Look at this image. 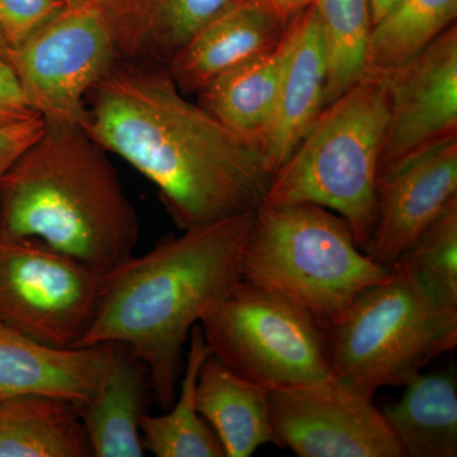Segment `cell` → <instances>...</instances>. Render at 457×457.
<instances>
[{
  "mask_svg": "<svg viewBox=\"0 0 457 457\" xmlns=\"http://www.w3.org/2000/svg\"><path fill=\"white\" fill-rule=\"evenodd\" d=\"M82 129L158 188L182 231L254 212L272 182L260 147L186 99L168 69L119 60L90 90Z\"/></svg>",
  "mask_w": 457,
  "mask_h": 457,
  "instance_id": "1",
  "label": "cell"
},
{
  "mask_svg": "<svg viewBox=\"0 0 457 457\" xmlns=\"http://www.w3.org/2000/svg\"><path fill=\"white\" fill-rule=\"evenodd\" d=\"M253 212L164 237L146 254L108 270L77 347L125 345L145 363L154 403L168 411L179 393L192 329L242 279L240 252Z\"/></svg>",
  "mask_w": 457,
  "mask_h": 457,
  "instance_id": "2",
  "label": "cell"
},
{
  "mask_svg": "<svg viewBox=\"0 0 457 457\" xmlns=\"http://www.w3.org/2000/svg\"><path fill=\"white\" fill-rule=\"evenodd\" d=\"M139 234L106 150L80 126L46 121L0 182V236L38 240L108 272L134 257Z\"/></svg>",
  "mask_w": 457,
  "mask_h": 457,
  "instance_id": "3",
  "label": "cell"
},
{
  "mask_svg": "<svg viewBox=\"0 0 457 457\" xmlns=\"http://www.w3.org/2000/svg\"><path fill=\"white\" fill-rule=\"evenodd\" d=\"M239 272L302 308L328 332L361 293L392 276L360 248L345 219L312 204L258 206Z\"/></svg>",
  "mask_w": 457,
  "mask_h": 457,
  "instance_id": "4",
  "label": "cell"
},
{
  "mask_svg": "<svg viewBox=\"0 0 457 457\" xmlns=\"http://www.w3.org/2000/svg\"><path fill=\"white\" fill-rule=\"evenodd\" d=\"M386 75L365 74L323 108L275 174L263 204H312L350 225L360 248L376 222L378 163L389 123Z\"/></svg>",
  "mask_w": 457,
  "mask_h": 457,
  "instance_id": "5",
  "label": "cell"
},
{
  "mask_svg": "<svg viewBox=\"0 0 457 457\" xmlns=\"http://www.w3.org/2000/svg\"><path fill=\"white\" fill-rule=\"evenodd\" d=\"M329 330L330 372L361 392L403 386L457 345V312L398 266Z\"/></svg>",
  "mask_w": 457,
  "mask_h": 457,
  "instance_id": "6",
  "label": "cell"
},
{
  "mask_svg": "<svg viewBox=\"0 0 457 457\" xmlns=\"http://www.w3.org/2000/svg\"><path fill=\"white\" fill-rule=\"evenodd\" d=\"M198 324L210 354L252 383L278 389L330 372L329 332L281 295L245 279Z\"/></svg>",
  "mask_w": 457,
  "mask_h": 457,
  "instance_id": "7",
  "label": "cell"
},
{
  "mask_svg": "<svg viewBox=\"0 0 457 457\" xmlns=\"http://www.w3.org/2000/svg\"><path fill=\"white\" fill-rule=\"evenodd\" d=\"M104 275L38 240L0 236V321L45 345L77 348Z\"/></svg>",
  "mask_w": 457,
  "mask_h": 457,
  "instance_id": "8",
  "label": "cell"
},
{
  "mask_svg": "<svg viewBox=\"0 0 457 457\" xmlns=\"http://www.w3.org/2000/svg\"><path fill=\"white\" fill-rule=\"evenodd\" d=\"M121 59L92 3L68 5L8 54L29 107L46 121L80 128L90 90Z\"/></svg>",
  "mask_w": 457,
  "mask_h": 457,
  "instance_id": "9",
  "label": "cell"
},
{
  "mask_svg": "<svg viewBox=\"0 0 457 457\" xmlns=\"http://www.w3.org/2000/svg\"><path fill=\"white\" fill-rule=\"evenodd\" d=\"M374 396L332 372L273 389L270 414L278 447L299 457H405Z\"/></svg>",
  "mask_w": 457,
  "mask_h": 457,
  "instance_id": "10",
  "label": "cell"
},
{
  "mask_svg": "<svg viewBox=\"0 0 457 457\" xmlns=\"http://www.w3.org/2000/svg\"><path fill=\"white\" fill-rule=\"evenodd\" d=\"M386 75L390 116L378 179L432 147L457 139V27Z\"/></svg>",
  "mask_w": 457,
  "mask_h": 457,
  "instance_id": "11",
  "label": "cell"
},
{
  "mask_svg": "<svg viewBox=\"0 0 457 457\" xmlns=\"http://www.w3.org/2000/svg\"><path fill=\"white\" fill-rule=\"evenodd\" d=\"M457 198V139L414 156L378 180L374 231L363 252L390 270Z\"/></svg>",
  "mask_w": 457,
  "mask_h": 457,
  "instance_id": "12",
  "label": "cell"
},
{
  "mask_svg": "<svg viewBox=\"0 0 457 457\" xmlns=\"http://www.w3.org/2000/svg\"><path fill=\"white\" fill-rule=\"evenodd\" d=\"M288 50L275 111L260 147L275 174L294 154L324 108L327 57L314 2L288 22Z\"/></svg>",
  "mask_w": 457,
  "mask_h": 457,
  "instance_id": "13",
  "label": "cell"
},
{
  "mask_svg": "<svg viewBox=\"0 0 457 457\" xmlns=\"http://www.w3.org/2000/svg\"><path fill=\"white\" fill-rule=\"evenodd\" d=\"M113 350L112 342L53 347L0 321V399L44 394L87 404L106 378Z\"/></svg>",
  "mask_w": 457,
  "mask_h": 457,
  "instance_id": "14",
  "label": "cell"
},
{
  "mask_svg": "<svg viewBox=\"0 0 457 457\" xmlns=\"http://www.w3.org/2000/svg\"><path fill=\"white\" fill-rule=\"evenodd\" d=\"M287 26L260 0H240L177 51L168 71L180 92L197 93L225 71L275 49Z\"/></svg>",
  "mask_w": 457,
  "mask_h": 457,
  "instance_id": "15",
  "label": "cell"
},
{
  "mask_svg": "<svg viewBox=\"0 0 457 457\" xmlns=\"http://www.w3.org/2000/svg\"><path fill=\"white\" fill-rule=\"evenodd\" d=\"M113 357L97 394L79 405L95 457H143L141 418L154 403L145 363L114 343Z\"/></svg>",
  "mask_w": 457,
  "mask_h": 457,
  "instance_id": "16",
  "label": "cell"
},
{
  "mask_svg": "<svg viewBox=\"0 0 457 457\" xmlns=\"http://www.w3.org/2000/svg\"><path fill=\"white\" fill-rule=\"evenodd\" d=\"M272 387L252 383L210 354L198 372V413L218 436L225 457H251L264 445H276L270 414Z\"/></svg>",
  "mask_w": 457,
  "mask_h": 457,
  "instance_id": "17",
  "label": "cell"
},
{
  "mask_svg": "<svg viewBox=\"0 0 457 457\" xmlns=\"http://www.w3.org/2000/svg\"><path fill=\"white\" fill-rule=\"evenodd\" d=\"M287 50L286 29L275 49L225 71L198 90V104L240 139L260 147L275 111Z\"/></svg>",
  "mask_w": 457,
  "mask_h": 457,
  "instance_id": "18",
  "label": "cell"
},
{
  "mask_svg": "<svg viewBox=\"0 0 457 457\" xmlns=\"http://www.w3.org/2000/svg\"><path fill=\"white\" fill-rule=\"evenodd\" d=\"M79 405L44 394L0 399V457H92Z\"/></svg>",
  "mask_w": 457,
  "mask_h": 457,
  "instance_id": "19",
  "label": "cell"
},
{
  "mask_svg": "<svg viewBox=\"0 0 457 457\" xmlns=\"http://www.w3.org/2000/svg\"><path fill=\"white\" fill-rule=\"evenodd\" d=\"M383 411L405 457L457 456V380L453 369L418 372Z\"/></svg>",
  "mask_w": 457,
  "mask_h": 457,
  "instance_id": "20",
  "label": "cell"
},
{
  "mask_svg": "<svg viewBox=\"0 0 457 457\" xmlns=\"http://www.w3.org/2000/svg\"><path fill=\"white\" fill-rule=\"evenodd\" d=\"M210 350L200 324L194 327L186 352L185 369L173 405L164 414L141 418L144 449L156 457H225L216 433L198 413V372Z\"/></svg>",
  "mask_w": 457,
  "mask_h": 457,
  "instance_id": "21",
  "label": "cell"
},
{
  "mask_svg": "<svg viewBox=\"0 0 457 457\" xmlns=\"http://www.w3.org/2000/svg\"><path fill=\"white\" fill-rule=\"evenodd\" d=\"M457 0H402L372 26L365 74H386L455 25Z\"/></svg>",
  "mask_w": 457,
  "mask_h": 457,
  "instance_id": "22",
  "label": "cell"
},
{
  "mask_svg": "<svg viewBox=\"0 0 457 457\" xmlns=\"http://www.w3.org/2000/svg\"><path fill=\"white\" fill-rule=\"evenodd\" d=\"M327 57L324 107L366 73L372 21L369 0H314Z\"/></svg>",
  "mask_w": 457,
  "mask_h": 457,
  "instance_id": "23",
  "label": "cell"
},
{
  "mask_svg": "<svg viewBox=\"0 0 457 457\" xmlns=\"http://www.w3.org/2000/svg\"><path fill=\"white\" fill-rule=\"evenodd\" d=\"M393 266L413 276L442 305L457 312V198Z\"/></svg>",
  "mask_w": 457,
  "mask_h": 457,
  "instance_id": "24",
  "label": "cell"
},
{
  "mask_svg": "<svg viewBox=\"0 0 457 457\" xmlns=\"http://www.w3.org/2000/svg\"><path fill=\"white\" fill-rule=\"evenodd\" d=\"M240 0H156L152 55L170 59L204 27Z\"/></svg>",
  "mask_w": 457,
  "mask_h": 457,
  "instance_id": "25",
  "label": "cell"
},
{
  "mask_svg": "<svg viewBox=\"0 0 457 457\" xmlns=\"http://www.w3.org/2000/svg\"><path fill=\"white\" fill-rule=\"evenodd\" d=\"M66 7L65 0H0V33L8 49L20 46Z\"/></svg>",
  "mask_w": 457,
  "mask_h": 457,
  "instance_id": "26",
  "label": "cell"
},
{
  "mask_svg": "<svg viewBox=\"0 0 457 457\" xmlns=\"http://www.w3.org/2000/svg\"><path fill=\"white\" fill-rule=\"evenodd\" d=\"M46 128L42 116L0 128V182L20 156L41 137Z\"/></svg>",
  "mask_w": 457,
  "mask_h": 457,
  "instance_id": "27",
  "label": "cell"
},
{
  "mask_svg": "<svg viewBox=\"0 0 457 457\" xmlns=\"http://www.w3.org/2000/svg\"><path fill=\"white\" fill-rule=\"evenodd\" d=\"M40 116L27 104L16 75L8 62L0 60V128Z\"/></svg>",
  "mask_w": 457,
  "mask_h": 457,
  "instance_id": "28",
  "label": "cell"
},
{
  "mask_svg": "<svg viewBox=\"0 0 457 457\" xmlns=\"http://www.w3.org/2000/svg\"><path fill=\"white\" fill-rule=\"evenodd\" d=\"M275 12L284 22L288 23L296 14L312 4L314 0H260Z\"/></svg>",
  "mask_w": 457,
  "mask_h": 457,
  "instance_id": "29",
  "label": "cell"
},
{
  "mask_svg": "<svg viewBox=\"0 0 457 457\" xmlns=\"http://www.w3.org/2000/svg\"><path fill=\"white\" fill-rule=\"evenodd\" d=\"M402 0H369L370 13H371L372 26L376 25L381 18L393 11Z\"/></svg>",
  "mask_w": 457,
  "mask_h": 457,
  "instance_id": "30",
  "label": "cell"
},
{
  "mask_svg": "<svg viewBox=\"0 0 457 457\" xmlns=\"http://www.w3.org/2000/svg\"><path fill=\"white\" fill-rule=\"evenodd\" d=\"M9 49L7 44H5L4 38H3L2 33H0V60L8 62Z\"/></svg>",
  "mask_w": 457,
  "mask_h": 457,
  "instance_id": "31",
  "label": "cell"
},
{
  "mask_svg": "<svg viewBox=\"0 0 457 457\" xmlns=\"http://www.w3.org/2000/svg\"><path fill=\"white\" fill-rule=\"evenodd\" d=\"M65 2L68 5L88 4V3L95 4V0H65Z\"/></svg>",
  "mask_w": 457,
  "mask_h": 457,
  "instance_id": "32",
  "label": "cell"
}]
</instances>
